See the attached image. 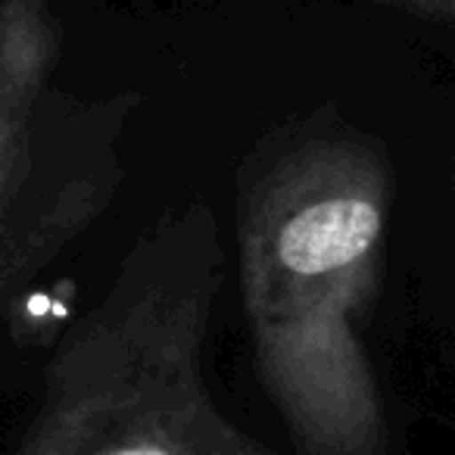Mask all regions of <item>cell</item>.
<instances>
[{
    "label": "cell",
    "instance_id": "cell-1",
    "mask_svg": "<svg viewBox=\"0 0 455 455\" xmlns=\"http://www.w3.org/2000/svg\"><path fill=\"white\" fill-rule=\"evenodd\" d=\"M396 178L384 140L334 103L250 144L235 169L237 284L253 365L299 455H387L365 328Z\"/></svg>",
    "mask_w": 455,
    "mask_h": 455
},
{
    "label": "cell",
    "instance_id": "cell-2",
    "mask_svg": "<svg viewBox=\"0 0 455 455\" xmlns=\"http://www.w3.org/2000/svg\"><path fill=\"white\" fill-rule=\"evenodd\" d=\"M225 275L215 209L203 196L165 206L57 337L13 455H281L209 387Z\"/></svg>",
    "mask_w": 455,
    "mask_h": 455
},
{
    "label": "cell",
    "instance_id": "cell-3",
    "mask_svg": "<svg viewBox=\"0 0 455 455\" xmlns=\"http://www.w3.org/2000/svg\"><path fill=\"white\" fill-rule=\"evenodd\" d=\"M66 26L44 0H0V328L128 178L144 97L60 84Z\"/></svg>",
    "mask_w": 455,
    "mask_h": 455
},
{
    "label": "cell",
    "instance_id": "cell-4",
    "mask_svg": "<svg viewBox=\"0 0 455 455\" xmlns=\"http://www.w3.org/2000/svg\"><path fill=\"white\" fill-rule=\"evenodd\" d=\"M387 10L405 16V20H418L424 26H440L455 32V0H399V4H387Z\"/></svg>",
    "mask_w": 455,
    "mask_h": 455
},
{
    "label": "cell",
    "instance_id": "cell-5",
    "mask_svg": "<svg viewBox=\"0 0 455 455\" xmlns=\"http://www.w3.org/2000/svg\"><path fill=\"white\" fill-rule=\"evenodd\" d=\"M452 184H455V175H452Z\"/></svg>",
    "mask_w": 455,
    "mask_h": 455
}]
</instances>
